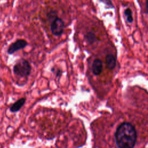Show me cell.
<instances>
[{"label":"cell","mask_w":148,"mask_h":148,"mask_svg":"<svg viewBox=\"0 0 148 148\" xmlns=\"http://www.w3.org/2000/svg\"><path fill=\"white\" fill-rule=\"evenodd\" d=\"M85 38L87 40V42L89 43V44H93L97 40V37L95 35V34H94L92 32H89L88 33H87L85 35Z\"/></svg>","instance_id":"ba28073f"},{"label":"cell","mask_w":148,"mask_h":148,"mask_svg":"<svg viewBox=\"0 0 148 148\" xmlns=\"http://www.w3.org/2000/svg\"><path fill=\"white\" fill-rule=\"evenodd\" d=\"M65 23L64 21L59 17H56L51 22L50 29L51 33L56 36H60L64 31Z\"/></svg>","instance_id":"3957f363"},{"label":"cell","mask_w":148,"mask_h":148,"mask_svg":"<svg viewBox=\"0 0 148 148\" xmlns=\"http://www.w3.org/2000/svg\"><path fill=\"white\" fill-rule=\"evenodd\" d=\"M47 17L49 20H52L51 21L54 20L57 17V13L55 11H50L47 14Z\"/></svg>","instance_id":"30bf717a"},{"label":"cell","mask_w":148,"mask_h":148,"mask_svg":"<svg viewBox=\"0 0 148 148\" xmlns=\"http://www.w3.org/2000/svg\"><path fill=\"white\" fill-rule=\"evenodd\" d=\"M106 64L108 69L112 70L116 66V59L112 54H108L106 57Z\"/></svg>","instance_id":"52a82bcc"},{"label":"cell","mask_w":148,"mask_h":148,"mask_svg":"<svg viewBox=\"0 0 148 148\" xmlns=\"http://www.w3.org/2000/svg\"><path fill=\"white\" fill-rule=\"evenodd\" d=\"M146 12L148 13V0H147L146 2Z\"/></svg>","instance_id":"4fadbf2b"},{"label":"cell","mask_w":148,"mask_h":148,"mask_svg":"<svg viewBox=\"0 0 148 148\" xmlns=\"http://www.w3.org/2000/svg\"><path fill=\"white\" fill-rule=\"evenodd\" d=\"M26 99L25 98H22L16 101L14 103H13L10 107V111L11 112L14 113L18 112L21 108L22 106L24 105Z\"/></svg>","instance_id":"8992f818"},{"label":"cell","mask_w":148,"mask_h":148,"mask_svg":"<svg viewBox=\"0 0 148 148\" xmlns=\"http://www.w3.org/2000/svg\"><path fill=\"white\" fill-rule=\"evenodd\" d=\"M92 73L95 75H99L101 74L102 70V62L99 59H95L92 65Z\"/></svg>","instance_id":"5b68a950"},{"label":"cell","mask_w":148,"mask_h":148,"mask_svg":"<svg viewBox=\"0 0 148 148\" xmlns=\"http://www.w3.org/2000/svg\"><path fill=\"white\" fill-rule=\"evenodd\" d=\"M13 72L17 76L23 78L27 77L31 73V66L27 60L21 58L14 65Z\"/></svg>","instance_id":"7a4b0ae2"},{"label":"cell","mask_w":148,"mask_h":148,"mask_svg":"<svg viewBox=\"0 0 148 148\" xmlns=\"http://www.w3.org/2000/svg\"><path fill=\"white\" fill-rule=\"evenodd\" d=\"M101 1H102L103 2H104L105 3H106L108 6H112V2L110 0H101Z\"/></svg>","instance_id":"8fae6325"},{"label":"cell","mask_w":148,"mask_h":148,"mask_svg":"<svg viewBox=\"0 0 148 148\" xmlns=\"http://www.w3.org/2000/svg\"><path fill=\"white\" fill-rule=\"evenodd\" d=\"M62 75V71L61 69H58L56 72V76L57 77H60Z\"/></svg>","instance_id":"7c38bea8"},{"label":"cell","mask_w":148,"mask_h":148,"mask_svg":"<svg viewBox=\"0 0 148 148\" xmlns=\"http://www.w3.org/2000/svg\"><path fill=\"white\" fill-rule=\"evenodd\" d=\"M28 45L27 42L24 39H17L14 42L12 43L7 50L8 54H13L16 51H18L19 50L23 49Z\"/></svg>","instance_id":"277c9868"},{"label":"cell","mask_w":148,"mask_h":148,"mask_svg":"<svg viewBox=\"0 0 148 148\" xmlns=\"http://www.w3.org/2000/svg\"><path fill=\"white\" fill-rule=\"evenodd\" d=\"M112 117L109 123V148H139L146 139L145 135L147 125L143 120H136L139 117L130 113Z\"/></svg>","instance_id":"6da1fadb"},{"label":"cell","mask_w":148,"mask_h":148,"mask_svg":"<svg viewBox=\"0 0 148 148\" xmlns=\"http://www.w3.org/2000/svg\"><path fill=\"white\" fill-rule=\"evenodd\" d=\"M125 14L127 16V20L128 22L131 23L133 21V18L132 16V12L130 9H127L125 10Z\"/></svg>","instance_id":"9c48e42d"}]
</instances>
